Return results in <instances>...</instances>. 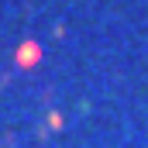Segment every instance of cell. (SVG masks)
Masks as SVG:
<instances>
[{
	"label": "cell",
	"mask_w": 148,
	"mask_h": 148,
	"mask_svg": "<svg viewBox=\"0 0 148 148\" xmlns=\"http://www.w3.org/2000/svg\"><path fill=\"white\" fill-rule=\"evenodd\" d=\"M38 55H41V48H38L35 41H24V45L17 48V62H21V66H35Z\"/></svg>",
	"instance_id": "6da1fadb"
}]
</instances>
